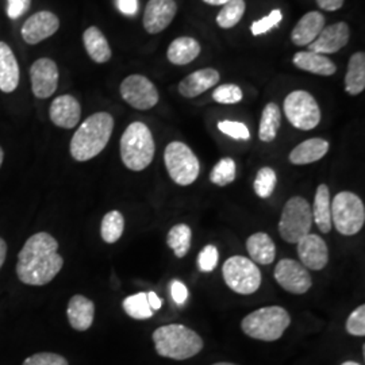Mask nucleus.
I'll list each match as a JSON object with an SVG mask.
<instances>
[{"label":"nucleus","mask_w":365,"mask_h":365,"mask_svg":"<svg viewBox=\"0 0 365 365\" xmlns=\"http://www.w3.org/2000/svg\"><path fill=\"white\" fill-rule=\"evenodd\" d=\"M57 240L45 232L31 235L18 255L16 274L27 286H45L61 271L64 259Z\"/></svg>","instance_id":"f257e3e1"},{"label":"nucleus","mask_w":365,"mask_h":365,"mask_svg":"<svg viewBox=\"0 0 365 365\" xmlns=\"http://www.w3.org/2000/svg\"><path fill=\"white\" fill-rule=\"evenodd\" d=\"M114 129V118L108 113H95L78 128L71 141V155L80 163L103 152Z\"/></svg>","instance_id":"f03ea898"},{"label":"nucleus","mask_w":365,"mask_h":365,"mask_svg":"<svg viewBox=\"0 0 365 365\" xmlns=\"http://www.w3.org/2000/svg\"><path fill=\"white\" fill-rule=\"evenodd\" d=\"M156 352L172 360H187L203 349V339L190 327L172 324L158 327L153 333Z\"/></svg>","instance_id":"7ed1b4c3"},{"label":"nucleus","mask_w":365,"mask_h":365,"mask_svg":"<svg viewBox=\"0 0 365 365\" xmlns=\"http://www.w3.org/2000/svg\"><path fill=\"white\" fill-rule=\"evenodd\" d=\"M156 153L150 129L143 122L130 123L120 138V158L126 168L134 172L146 170Z\"/></svg>","instance_id":"20e7f679"},{"label":"nucleus","mask_w":365,"mask_h":365,"mask_svg":"<svg viewBox=\"0 0 365 365\" xmlns=\"http://www.w3.org/2000/svg\"><path fill=\"white\" fill-rule=\"evenodd\" d=\"M291 324V317L280 306H267L248 314L241 327L250 339L272 342L280 339Z\"/></svg>","instance_id":"39448f33"},{"label":"nucleus","mask_w":365,"mask_h":365,"mask_svg":"<svg viewBox=\"0 0 365 365\" xmlns=\"http://www.w3.org/2000/svg\"><path fill=\"white\" fill-rule=\"evenodd\" d=\"M312 226L313 212L310 203L302 196L288 199L279 221L280 237L288 244H297L300 238L310 233Z\"/></svg>","instance_id":"423d86ee"},{"label":"nucleus","mask_w":365,"mask_h":365,"mask_svg":"<svg viewBox=\"0 0 365 365\" xmlns=\"http://www.w3.org/2000/svg\"><path fill=\"white\" fill-rule=\"evenodd\" d=\"M365 223L364 202L360 196L342 191L331 202V225L339 235H357Z\"/></svg>","instance_id":"0eeeda50"},{"label":"nucleus","mask_w":365,"mask_h":365,"mask_svg":"<svg viewBox=\"0 0 365 365\" xmlns=\"http://www.w3.org/2000/svg\"><path fill=\"white\" fill-rule=\"evenodd\" d=\"M164 163L170 179L182 187L191 185L200 173V164L195 153L180 141H173L165 148Z\"/></svg>","instance_id":"6e6552de"},{"label":"nucleus","mask_w":365,"mask_h":365,"mask_svg":"<svg viewBox=\"0 0 365 365\" xmlns=\"http://www.w3.org/2000/svg\"><path fill=\"white\" fill-rule=\"evenodd\" d=\"M222 274L226 286L240 295L255 294L261 286L257 264L244 256H233L225 261Z\"/></svg>","instance_id":"1a4fd4ad"},{"label":"nucleus","mask_w":365,"mask_h":365,"mask_svg":"<svg viewBox=\"0 0 365 365\" xmlns=\"http://www.w3.org/2000/svg\"><path fill=\"white\" fill-rule=\"evenodd\" d=\"M288 122L299 130H313L321 122V110L310 92L297 90L288 93L283 103Z\"/></svg>","instance_id":"9d476101"},{"label":"nucleus","mask_w":365,"mask_h":365,"mask_svg":"<svg viewBox=\"0 0 365 365\" xmlns=\"http://www.w3.org/2000/svg\"><path fill=\"white\" fill-rule=\"evenodd\" d=\"M122 99L135 110L146 111L158 103L156 86L143 75H130L125 78L119 87Z\"/></svg>","instance_id":"9b49d317"},{"label":"nucleus","mask_w":365,"mask_h":365,"mask_svg":"<svg viewBox=\"0 0 365 365\" xmlns=\"http://www.w3.org/2000/svg\"><path fill=\"white\" fill-rule=\"evenodd\" d=\"M274 276L277 284L289 294L302 295L313 286V279L307 268L299 261L292 259L279 261L274 268Z\"/></svg>","instance_id":"f8f14e48"},{"label":"nucleus","mask_w":365,"mask_h":365,"mask_svg":"<svg viewBox=\"0 0 365 365\" xmlns=\"http://www.w3.org/2000/svg\"><path fill=\"white\" fill-rule=\"evenodd\" d=\"M31 91L38 99H48L57 90L58 68L51 58H39L30 68Z\"/></svg>","instance_id":"ddd939ff"},{"label":"nucleus","mask_w":365,"mask_h":365,"mask_svg":"<svg viewBox=\"0 0 365 365\" xmlns=\"http://www.w3.org/2000/svg\"><path fill=\"white\" fill-rule=\"evenodd\" d=\"M178 13L175 0H149L145 7L143 25L149 34H158L170 26Z\"/></svg>","instance_id":"4468645a"},{"label":"nucleus","mask_w":365,"mask_h":365,"mask_svg":"<svg viewBox=\"0 0 365 365\" xmlns=\"http://www.w3.org/2000/svg\"><path fill=\"white\" fill-rule=\"evenodd\" d=\"M351 38V30L348 24L337 22L330 26H325L319 36L309 45V51L319 54H333L339 53L345 48Z\"/></svg>","instance_id":"2eb2a0df"},{"label":"nucleus","mask_w":365,"mask_h":365,"mask_svg":"<svg viewBox=\"0 0 365 365\" xmlns=\"http://www.w3.org/2000/svg\"><path fill=\"white\" fill-rule=\"evenodd\" d=\"M60 27V19L51 11L33 14L21 29L22 38L29 45H37L43 39L52 37Z\"/></svg>","instance_id":"dca6fc26"},{"label":"nucleus","mask_w":365,"mask_h":365,"mask_svg":"<svg viewBox=\"0 0 365 365\" xmlns=\"http://www.w3.org/2000/svg\"><path fill=\"white\" fill-rule=\"evenodd\" d=\"M298 244V256L302 265L312 271L324 269L329 262V249L325 240L319 235L309 233L300 238Z\"/></svg>","instance_id":"f3484780"},{"label":"nucleus","mask_w":365,"mask_h":365,"mask_svg":"<svg viewBox=\"0 0 365 365\" xmlns=\"http://www.w3.org/2000/svg\"><path fill=\"white\" fill-rule=\"evenodd\" d=\"M51 120L61 129H73L81 117V107L72 95L57 96L49 110Z\"/></svg>","instance_id":"a211bd4d"},{"label":"nucleus","mask_w":365,"mask_h":365,"mask_svg":"<svg viewBox=\"0 0 365 365\" xmlns=\"http://www.w3.org/2000/svg\"><path fill=\"white\" fill-rule=\"evenodd\" d=\"M220 78L221 75L217 69L203 68L182 78L179 84V92L184 98L192 99L217 86L220 83Z\"/></svg>","instance_id":"6ab92c4d"},{"label":"nucleus","mask_w":365,"mask_h":365,"mask_svg":"<svg viewBox=\"0 0 365 365\" xmlns=\"http://www.w3.org/2000/svg\"><path fill=\"white\" fill-rule=\"evenodd\" d=\"M325 27V16L318 11L304 14L291 33V41L297 46H309Z\"/></svg>","instance_id":"aec40b11"},{"label":"nucleus","mask_w":365,"mask_h":365,"mask_svg":"<svg viewBox=\"0 0 365 365\" xmlns=\"http://www.w3.org/2000/svg\"><path fill=\"white\" fill-rule=\"evenodd\" d=\"M66 315L71 327L78 331H86L93 324L95 304L84 295H75L68 303Z\"/></svg>","instance_id":"412c9836"},{"label":"nucleus","mask_w":365,"mask_h":365,"mask_svg":"<svg viewBox=\"0 0 365 365\" xmlns=\"http://www.w3.org/2000/svg\"><path fill=\"white\" fill-rule=\"evenodd\" d=\"M330 145L324 138H310L298 146H295L289 153V163L294 165H307L319 161L327 156Z\"/></svg>","instance_id":"4be33fe9"},{"label":"nucleus","mask_w":365,"mask_h":365,"mask_svg":"<svg viewBox=\"0 0 365 365\" xmlns=\"http://www.w3.org/2000/svg\"><path fill=\"white\" fill-rule=\"evenodd\" d=\"M19 84V66L11 48L0 41V91L11 93Z\"/></svg>","instance_id":"5701e85b"},{"label":"nucleus","mask_w":365,"mask_h":365,"mask_svg":"<svg viewBox=\"0 0 365 365\" xmlns=\"http://www.w3.org/2000/svg\"><path fill=\"white\" fill-rule=\"evenodd\" d=\"M292 63L302 71L319 76H331L337 71V66L327 56L310 51L295 53Z\"/></svg>","instance_id":"b1692460"},{"label":"nucleus","mask_w":365,"mask_h":365,"mask_svg":"<svg viewBox=\"0 0 365 365\" xmlns=\"http://www.w3.org/2000/svg\"><path fill=\"white\" fill-rule=\"evenodd\" d=\"M247 250L249 259L255 264L269 265L271 262H274L276 257V245L274 240L264 232H259L249 237L247 241Z\"/></svg>","instance_id":"393cba45"},{"label":"nucleus","mask_w":365,"mask_h":365,"mask_svg":"<svg viewBox=\"0 0 365 365\" xmlns=\"http://www.w3.org/2000/svg\"><path fill=\"white\" fill-rule=\"evenodd\" d=\"M313 222L317 223L318 229L327 235L331 230V202H330V190L327 184H321L317 188L314 196V205L312 207Z\"/></svg>","instance_id":"a878e982"},{"label":"nucleus","mask_w":365,"mask_h":365,"mask_svg":"<svg viewBox=\"0 0 365 365\" xmlns=\"http://www.w3.org/2000/svg\"><path fill=\"white\" fill-rule=\"evenodd\" d=\"M83 42L92 61L98 64H105L111 58L113 53L108 45V41L98 27H88L83 34Z\"/></svg>","instance_id":"bb28decb"},{"label":"nucleus","mask_w":365,"mask_h":365,"mask_svg":"<svg viewBox=\"0 0 365 365\" xmlns=\"http://www.w3.org/2000/svg\"><path fill=\"white\" fill-rule=\"evenodd\" d=\"M200 54V43L191 37H179L170 42L167 57L173 66H187Z\"/></svg>","instance_id":"cd10ccee"},{"label":"nucleus","mask_w":365,"mask_h":365,"mask_svg":"<svg viewBox=\"0 0 365 365\" xmlns=\"http://www.w3.org/2000/svg\"><path fill=\"white\" fill-rule=\"evenodd\" d=\"M365 90V54L356 52L348 63L345 75V91L356 96Z\"/></svg>","instance_id":"c85d7f7f"},{"label":"nucleus","mask_w":365,"mask_h":365,"mask_svg":"<svg viewBox=\"0 0 365 365\" xmlns=\"http://www.w3.org/2000/svg\"><path fill=\"white\" fill-rule=\"evenodd\" d=\"M282 125V111L276 103H268L261 114L259 138L262 143H272Z\"/></svg>","instance_id":"c756f323"},{"label":"nucleus","mask_w":365,"mask_h":365,"mask_svg":"<svg viewBox=\"0 0 365 365\" xmlns=\"http://www.w3.org/2000/svg\"><path fill=\"white\" fill-rule=\"evenodd\" d=\"M192 232L188 225H175L167 235V245L170 247L178 259H182L191 248Z\"/></svg>","instance_id":"7c9ffc66"},{"label":"nucleus","mask_w":365,"mask_h":365,"mask_svg":"<svg viewBox=\"0 0 365 365\" xmlns=\"http://www.w3.org/2000/svg\"><path fill=\"white\" fill-rule=\"evenodd\" d=\"M123 230H125L123 215L117 210L107 212L101 225V235L103 241L107 244H115L123 235Z\"/></svg>","instance_id":"2f4dec72"},{"label":"nucleus","mask_w":365,"mask_h":365,"mask_svg":"<svg viewBox=\"0 0 365 365\" xmlns=\"http://www.w3.org/2000/svg\"><path fill=\"white\" fill-rule=\"evenodd\" d=\"M122 307L125 310V313L128 314L133 319H138V321H144L149 319L153 317V310L149 306L146 292H138L134 294L131 297H128L123 300Z\"/></svg>","instance_id":"473e14b6"},{"label":"nucleus","mask_w":365,"mask_h":365,"mask_svg":"<svg viewBox=\"0 0 365 365\" xmlns=\"http://www.w3.org/2000/svg\"><path fill=\"white\" fill-rule=\"evenodd\" d=\"M247 4L244 0H230L223 4L221 11L217 15V25L222 29L235 27L244 16Z\"/></svg>","instance_id":"72a5a7b5"},{"label":"nucleus","mask_w":365,"mask_h":365,"mask_svg":"<svg viewBox=\"0 0 365 365\" xmlns=\"http://www.w3.org/2000/svg\"><path fill=\"white\" fill-rule=\"evenodd\" d=\"M237 165L235 160L230 157H225L220 160L210 173V182L218 187H225L235 180Z\"/></svg>","instance_id":"f704fd0d"},{"label":"nucleus","mask_w":365,"mask_h":365,"mask_svg":"<svg viewBox=\"0 0 365 365\" xmlns=\"http://www.w3.org/2000/svg\"><path fill=\"white\" fill-rule=\"evenodd\" d=\"M276 182H277L276 172L269 167H264L257 172V176L253 182L255 192L261 199H267L274 194Z\"/></svg>","instance_id":"c9c22d12"},{"label":"nucleus","mask_w":365,"mask_h":365,"mask_svg":"<svg viewBox=\"0 0 365 365\" xmlns=\"http://www.w3.org/2000/svg\"><path fill=\"white\" fill-rule=\"evenodd\" d=\"M244 98L242 90L237 84H222L212 92V99L221 105H235Z\"/></svg>","instance_id":"e433bc0d"},{"label":"nucleus","mask_w":365,"mask_h":365,"mask_svg":"<svg viewBox=\"0 0 365 365\" xmlns=\"http://www.w3.org/2000/svg\"><path fill=\"white\" fill-rule=\"evenodd\" d=\"M346 331L354 336V337H364L365 336V306L361 304L359 306L354 312H353L348 319H346V325H345Z\"/></svg>","instance_id":"4c0bfd02"},{"label":"nucleus","mask_w":365,"mask_h":365,"mask_svg":"<svg viewBox=\"0 0 365 365\" xmlns=\"http://www.w3.org/2000/svg\"><path fill=\"white\" fill-rule=\"evenodd\" d=\"M283 19V14L280 10H274L272 13L264 18H261L259 21H256L252 26H250V31L255 37L260 36V34H265L268 33L271 29L279 26V24Z\"/></svg>","instance_id":"58836bf2"},{"label":"nucleus","mask_w":365,"mask_h":365,"mask_svg":"<svg viewBox=\"0 0 365 365\" xmlns=\"http://www.w3.org/2000/svg\"><path fill=\"white\" fill-rule=\"evenodd\" d=\"M218 129L223 134L235 138V140H244L247 141L250 138V131L245 123L235 122V120H221L218 123Z\"/></svg>","instance_id":"ea45409f"},{"label":"nucleus","mask_w":365,"mask_h":365,"mask_svg":"<svg viewBox=\"0 0 365 365\" xmlns=\"http://www.w3.org/2000/svg\"><path fill=\"white\" fill-rule=\"evenodd\" d=\"M218 249L214 245H207L200 250L197 256V267L202 272H212L218 264Z\"/></svg>","instance_id":"a19ab883"},{"label":"nucleus","mask_w":365,"mask_h":365,"mask_svg":"<svg viewBox=\"0 0 365 365\" xmlns=\"http://www.w3.org/2000/svg\"><path fill=\"white\" fill-rule=\"evenodd\" d=\"M22 365H69L66 357L57 353H36L27 357Z\"/></svg>","instance_id":"79ce46f5"},{"label":"nucleus","mask_w":365,"mask_h":365,"mask_svg":"<svg viewBox=\"0 0 365 365\" xmlns=\"http://www.w3.org/2000/svg\"><path fill=\"white\" fill-rule=\"evenodd\" d=\"M31 0H7V15L11 19H18L27 13Z\"/></svg>","instance_id":"37998d69"},{"label":"nucleus","mask_w":365,"mask_h":365,"mask_svg":"<svg viewBox=\"0 0 365 365\" xmlns=\"http://www.w3.org/2000/svg\"><path fill=\"white\" fill-rule=\"evenodd\" d=\"M170 294L172 299L178 304H184L188 298V288L185 287L180 280H173L170 284Z\"/></svg>","instance_id":"c03bdc74"},{"label":"nucleus","mask_w":365,"mask_h":365,"mask_svg":"<svg viewBox=\"0 0 365 365\" xmlns=\"http://www.w3.org/2000/svg\"><path fill=\"white\" fill-rule=\"evenodd\" d=\"M118 9L120 13L134 15L138 9V0H118Z\"/></svg>","instance_id":"a18cd8bd"},{"label":"nucleus","mask_w":365,"mask_h":365,"mask_svg":"<svg viewBox=\"0 0 365 365\" xmlns=\"http://www.w3.org/2000/svg\"><path fill=\"white\" fill-rule=\"evenodd\" d=\"M345 0H317V4L321 10L325 11H337L344 6Z\"/></svg>","instance_id":"49530a36"},{"label":"nucleus","mask_w":365,"mask_h":365,"mask_svg":"<svg viewBox=\"0 0 365 365\" xmlns=\"http://www.w3.org/2000/svg\"><path fill=\"white\" fill-rule=\"evenodd\" d=\"M146 297H148L149 306H150V309H152L153 312H156V310H160V309H161V306H163V300L158 298V295H157L155 291L146 292Z\"/></svg>","instance_id":"de8ad7c7"},{"label":"nucleus","mask_w":365,"mask_h":365,"mask_svg":"<svg viewBox=\"0 0 365 365\" xmlns=\"http://www.w3.org/2000/svg\"><path fill=\"white\" fill-rule=\"evenodd\" d=\"M6 255H7V244H6V241L3 238H0V268L4 264Z\"/></svg>","instance_id":"09e8293b"},{"label":"nucleus","mask_w":365,"mask_h":365,"mask_svg":"<svg viewBox=\"0 0 365 365\" xmlns=\"http://www.w3.org/2000/svg\"><path fill=\"white\" fill-rule=\"evenodd\" d=\"M203 1L207 3L210 6H223V4H226L230 0H203Z\"/></svg>","instance_id":"8fccbe9b"},{"label":"nucleus","mask_w":365,"mask_h":365,"mask_svg":"<svg viewBox=\"0 0 365 365\" xmlns=\"http://www.w3.org/2000/svg\"><path fill=\"white\" fill-rule=\"evenodd\" d=\"M3 158H4V153H3V149L0 148V167H1V164H3Z\"/></svg>","instance_id":"3c124183"},{"label":"nucleus","mask_w":365,"mask_h":365,"mask_svg":"<svg viewBox=\"0 0 365 365\" xmlns=\"http://www.w3.org/2000/svg\"><path fill=\"white\" fill-rule=\"evenodd\" d=\"M341 365H360L359 363H356V361H345V363H342Z\"/></svg>","instance_id":"603ef678"},{"label":"nucleus","mask_w":365,"mask_h":365,"mask_svg":"<svg viewBox=\"0 0 365 365\" xmlns=\"http://www.w3.org/2000/svg\"><path fill=\"white\" fill-rule=\"evenodd\" d=\"M212 365H237V364H233V363H217V364H212Z\"/></svg>","instance_id":"864d4df0"}]
</instances>
